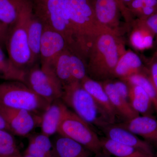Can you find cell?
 <instances>
[{"label": "cell", "mask_w": 157, "mask_h": 157, "mask_svg": "<svg viewBox=\"0 0 157 157\" xmlns=\"http://www.w3.org/2000/svg\"><path fill=\"white\" fill-rule=\"evenodd\" d=\"M113 82L114 87L124 99L129 103V87L126 82L122 79L114 80Z\"/></svg>", "instance_id": "4dcf8cb0"}, {"label": "cell", "mask_w": 157, "mask_h": 157, "mask_svg": "<svg viewBox=\"0 0 157 157\" xmlns=\"http://www.w3.org/2000/svg\"><path fill=\"white\" fill-rule=\"evenodd\" d=\"M101 139L103 151L115 157H154L138 149L118 143L106 137Z\"/></svg>", "instance_id": "603a6c76"}, {"label": "cell", "mask_w": 157, "mask_h": 157, "mask_svg": "<svg viewBox=\"0 0 157 157\" xmlns=\"http://www.w3.org/2000/svg\"><path fill=\"white\" fill-rule=\"evenodd\" d=\"M26 71L17 68L7 58L0 46V78L7 81H24Z\"/></svg>", "instance_id": "4316f807"}, {"label": "cell", "mask_w": 157, "mask_h": 157, "mask_svg": "<svg viewBox=\"0 0 157 157\" xmlns=\"http://www.w3.org/2000/svg\"><path fill=\"white\" fill-rule=\"evenodd\" d=\"M0 114L12 134L25 136L37 126H40L41 116L24 109L7 107L0 104Z\"/></svg>", "instance_id": "9c48e42d"}, {"label": "cell", "mask_w": 157, "mask_h": 157, "mask_svg": "<svg viewBox=\"0 0 157 157\" xmlns=\"http://www.w3.org/2000/svg\"><path fill=\"white\" fill-rule=\"evenodd\" d=\"M128 84L140 86L147 93L151 99L154 109L157 112V92L146 71L133 74L122 79Z\"/></svg>", "instance_id": "484cf974"}, {"label": "cell", "mask_w": 157, "mask_h": 157, "mask_svg": "<svg viewBox=\"0 0 157 157\" xmlns=\"http://www.w3.org/2000/svg\"><path fill=\"white\" fill-rule=\"evenodd\" d=\"M22 157H33L32 156L30 155L25 154L24 155L22 156Z\"/></svg>", "instance_id": "f35d334b"}, {"label": "cell", "mask_w": 157, "mask_h": 157, "mask_svg": "<svg viewBox=\"0 0 157 157\" xmlns=\"http://www.w3.org/2000/svg\"><path fill=\"white\" fill-rule=\"evenodd\" d=\"M0 104L39 115L51 103L39 97L23 82L8 81L0 84Z\"/></svg>", "instance_id": "8992f818"}, {"label": "cell", "mask_w": 157, "mask_h": 157, "mask_svg": "<svg viewBox=\"0 0 157 157\" xmlns=\"http://www.w3.org/2000/svg\"><path fill=\"white\" fill-rule=\"evenodd\" d=\"M156 141H157V140H156Z\"/></svg>", "instance_id": "b9f144b4"}, {"label": "cell", "mask_w": 157, "mask_h": 157, "mask_svg": "<svg viewBox=\"0 0 157 157\" xmlns=\"http://www.w3.org/2000/svg\"><path fill=\"white\" fill-rule=\"evenodd\" d=\"M146 70L138 55L131 50L125 51L121 56L116 65L114 78L124 79L135 73Z\"/></svg>", "instance_id": "e0dca14e"}, {"label": "cell", "mask_w": 157, "mask_h": 157, "mask_svg": "<svg viewBox=\"0 0 157 157\" xmlns=\"http://www.w3.org/2000/svg\"><path fill=\"white\" fill-rule=\"evenodd\" d=\"M22 157V155H21V156H17V157Z\"/></svg>", "instance_id": "ab89813d"}, {"label": "cell", "mask_w": 157, "mask_h": 157, "mask_svg": "<svg viewBox=\"0 0 157 157\" xmlns=\"http://www.w3.org/2000/svg\"><path fill=\"white\" fill-rule=\"evenodd\" d=\"M118 5L119 8L120 10L121 14L123 17L126 22L128 23L132 24V22L134 21V19L133 16L129 11L128 9L124 6L121 2V0H116Z\"/></svg>", "instance_id": "d6a6232c"}, {"label": "cell", "mask_w": 157, "mask_h": 157, "mask_svg": "<svg viewBox=\"0 0 157 157\" xmlns=\"http://www.w3.org/2000/svg\"><path fill=\"white\" fill-rule=\"evenodd\" d=\"M68 109L61 99L52 102L41 116L40 126L42 134L50 137L58 133Z\"/></svg>", "instance_id": "4fadbf2b"}, {"label": "cell", "mask_w": 157, "mask_h": 157, "mask_svg": "<svg viewBox=\"0 0 157 157\" xmlns=\"http://www.w3.org/2000/svg\"><path fill=\"white\" fill-rule=\"evenodd\" d=\"M70 67L71 75L74 82H81L88 76L86 61L76 54L71 52Z\"/></svg>", "instance_id": "f1b7e54d"}, {"label": "cell", "mask_w": 157, "mask_h": 157, "mask_svg": "<svg viewBox=\"0 0 157 157\" xmlns=\"http://www.w3.org/2000/svg\"><path fill=\"white\" fill-rule=\"evenodd\" d=\"M118 124L137 136L156 141L157 120L152 115H138Z\"/></svg>", "instance_id": "9a60e30c"}, {"label": "cell", "mask_w": 157, "mask_h": 157, "mask_svg": "<svg viewBox=\"0 0 157 157\" xmlns=\"http://www.w3.org/2000/svg\"><path fill=\"white\" fill-rule=\"evenodd\" d=\"M43 23L32 12L28 22L27 31L29 46L35 63L40 57V48L43 30Z\"/></svg>", "instance_id": "ffe728a7"}, {"label": "cell", "mask_w": 157, "mask_h": 157, "mask_svg": "<svg viewBox=\"0 0 157 157\" xmlns=\"http://www.w3.org/2000/svg\"><path fill=\"white\" fill-rule=\"evenodd\" d=\"M31 1H34V0H31Z\"/></svg>", "instance_id": "60d3db41"}, {"label": "cell", "mask_w": 157, "mask_h": 157, "mask_svg": "<svg viewBox=\"0 0 157 157\" xmlns=\"http://www.w3.org/2000/svg\"><path fill=\"white\" fill-rule=\"evenodd\" d=\"M96 157H108V156L105 154V152L103 153V152H102L101 153L96 155Z\"/></svg>", "instance_id": "74e56055"}, {"label": "cell", "mask_w": 157, "mask_h": 157, "mask_svg": "<svg viewBox=\"0 0 157 157\" xmlns=\"http://www.w3.org/2000/svg\"><path fill=\"white\" fill-rule=\"evenodd\" d=\"M147 72L157 92V50L149 63Z\"/></svg>", "instance_id": "f546056e"}, {"label": "cell", "mask_w": 157, "mask_h": 157, "mask_svg": "<svg viewBox=\"0 0 157 157\" xmlns=\"http://www.w3.org/2000/svg\"><path fill=\"white\" fill-rule=\"evenodd\" d=\"M102 129L107 138L118 143L135 147L154 157L152 148L147 142L141 140L137 135L118 124H109Z\"/></svg>", "instance_id": "7c38bea8"}, {"label": "cell", "mask_w": 157, "mask_h": 157, "mask_svg": "<svg viewBox=\"0 0 157 157\" xmlns=\"http://www.w3.org/2000/svg\"><path fill=\"white\" fill-rule=\"evenodd\" d=\"M94 9L98 22L106 28L121 34L120 10L116 0H94Z\"/></svg>", "instance_id": "8fae6325"}, {"label": "cell", "mask_w": 157, "mask_h": 157, "mask_svg": "<svg viewBox=\"0 0 157 157\" xmlns=\"http://www.w3.org/2000/svg\"><path fill=\"white\" fill-rule=\"evenodd\" d=\"M33 1L34 14L43 24L61 34L70 51L76 54V43L65 0Z\"/></svg>", "instance_id": "5b68a950"}, {"label": "cell", "mask_w": 157, "mask_h": 157, "mask_svg": "<svg viewBox=\"0 0 157 157\" xmlns=\"http://www.w3.org/2000/svg\"><path fill=\"white\" fill-rule=\"evenodd\" d=\"M121 1L124 6L128 8V6L130 5V3L132 2L133 0H121Z\"/></svg>", "instance_id": "8d00e7d4"}, {"label": "cell", "mask_w": 157, "mask_h": 157, "mask_svg": "<svg viewBox=\"0 0 157 157\" xmlns=\"http://www.w3.org/2000/svg\"><path fill=\"white\" fill-rule=\"evenodd\" d=\"M101 82L109 97L110 103L118 114L124 118L126 120L139 115V113L133 109L128 102L117 92L112 79Z\"/></svg>", "instance_id": "ac0fdd59"}, {"label": "cell", "mask_w": 157, "mask_h": 157, "mask_svg": "<svg viewBox=\"0 0 157 157\" xmlns=\"http://www.w3.org/2000/svg\"><path fill=\"white\" fill-rule=\"evenodd\" d=\"M128 84L129 103L135 111L142 115H151L154 109L151 99L140 86Z\"/></svg>", "instance_id": "d6986e66"}, {"label": "cell", "mask_w": 157, "mask_h": 157, "mask_svg": "<svg viewBox=\"0 0 157 157\" xmlns=\"http://www.w3.org/2000/svg\"><path fill=\"white\" fill-rule=\"evenodd\" d=\"M132 24L133 29L130 40L132 46L139 50L152 48L155 39L154 34L137 19L134 20Z\"/></svg>", "instance_id": "44dd1931"}, {"label": "cell", "mask_w": 157, "mask_h": 157, "mask_svg": "<svg viewBox=\"0 0 157 157\" xmlns=\"http://www.w3.org/2000/svg\"><path fill=\"white\" fill-rule=\"evenodd\" d=\"M21 155L12 134L0 130V157H16Z\"/></svg>", "instance_id": "83f0119b"}, {"label": "cell", "mask_w": 157, "mask_h": 157, "mask_svg": "<svg viewBox=\"0 0 157 157\" xmlns=\"http://www.w3.org/2000/svg\"><path fill=\"white\" fill-rule=\"evenodd\" d=\"M65 3L75 39L76 55L86 61L96 38L104 32L113 31L98 22L93 0H65Z\"/></svg>", "instance_id": "6da1fadb"}, {"label": "cell", "mask_w": 157, "mask_h": 157, "mask_svg": "<svg viewBox=\"0 0 157 157\" xmlns=\"http://www.w3.org/2000/svg\"><path fill=\"white\" fill-rule=\"evenodd\" d=\"M9 27L0 21V46L6 42L9 33Z\"/></svg>", "instance_id": "836d02e7"}, {"label": "cell", "mask_w": 157, "mask_h": 157, "mask_svg": "<svg viewBox=\"0 0 157 157\" xmlns=\"http://www.w3.org/2000/svg\"><path fill=\"white\" fill-rule=\"evenodd\" d=\"M43 25L40 48L41 67L48 70L57 57L69 48L67 41L61 34L48 26Z\"/></svg>", "instance_id": "30bf717a"}, {"label": "cell", "mask_w": 157, "mask_h": 157, "mask_svg": "<svg viewBox=\"0 0 157 157\" xmlns=\"http://www.w3.org/2000/svg\"><path fill=\"white\" fill-rule=\"evenodd\" d=\"M137 19L154 34L157 40V12L147 18Z\"/></svg>", "instance_id": "1f68e13d"}, {"label": "cell", "mask_w": 157, "mask_h": 157, "mask_svg": "<svg viewBox=\"0 0 157 157\" xmlns=\"http://www.w3.org/2000/svg\"><path fill=\"white\" fill-rule=\"evenodd\" d=\"M58 133L80 144L94 154L103 151L101 139L91 125L69 109L60 125Z\"/></svg>", "instance_id": "52a82bcc"}, {"label": "cell", "mask_w": 157, "mask_h": 157, "mask_svg": "<svg viewBox=\"0 0 157 157\" xmlns=\"http://www.w3.org/2000/svg\"><path fill=\"white\" fill-rule=\"evenodd\" d=\"M61 100L79 117L91 125L102 128L112 124L81 82H73L63 87Z\"/></svg>", "instance_id": "3957f363"}, {"label": "cell", "mask_w": 157, "mask_h": 157, "mask_svg": "<svg viewBox=\"0 0 157 157\" xmlns=\"http://www.w3.org/2000/svg\"><path fill=\"white\" fill-rule=\"evenodd\" d=\"M29 0H0V21L11 27Z\"/></svg>", "instance_id": "d4e9b609"}, {"label": "cell", "mask_w": 157, "mask_h": 157, "mask_svg": "<svg viewBox=\"0 0 157 157\" xmlns=\"http://www.w3.org/2000/svg\"><path fill=\"white\" fill-rule=\"evenodd\" d=\"M25 154L33 157H56L49 137L42 133L30 138Z\"/></svg>", "instance_id": "cb8c5ba5"}, {"label": "cell", "mask_w": 157, "mask_h": 157, "mask_svg": "<svg viewBox=\"0 0 157 157\" xmlns=\"http://www.w3.org/2000/svg\"><path fill=\"white\" fill-rule=\"evenodd\" d=\"M71 52L69 49L62 52L54 61L50 69L47 70L54 74L63 87L74 82L71 75L70 67Z\"/></svg>", "instance_id": "7402d4cb"}, {"label": "cell", "mask_w": 157, "mask_h": 157, "mask_svg": "<svg viewBox=\"0 0 157 157\" xmlns=\"http://www.w3.org/2000/svg\"><path fill=\"white\" fill-rule=\"evenodd\" d=\"M24 83L36 94L52 103L61 99L63 86L50 70L34 65L25 72Z\"/></svg>", "instance_id": "ba28073f"}, {"label": "cell", "mask_w": 157, "mask_h": 157, "mask_svg": "<svg viewBox=\"0 0 157 157\" xmlns=\"http://www.w3.org/2000/svg\"><path fill=\"white\" fill-rule=\"evenodd\" d=\"M52 144L56 157H91L94 154L80 144L59 135Z\"/></svg>", "instance_id": "2e32d148"}, {"label": "cell", "mask_w": 157, "mask_h": 157, "mask_svg": "<svg viewBox=\"0 0 157 157\" xmlns=\"http://www.w3.org/2000/svg\"><path fill=\"white\" fill-rule=\"evenodd\" d=\"M33 3L29 0L23 8L19 17L9 31L7 50L9 59L17 68L25 71L34 66L28 39V22L33 12Z\"/></svg>", "instance_id": "277c9868"}, {"label": "cell", "mask_w": 157, "mask_h": 157, "mask_svg": "<svg viewBox=\"0 0 157 157\" xmlns=\"http://www.w3.org/2000/svg\"><path fill=\"white\" fill-rule=\"evenodd\" d=\"M144 6L157 9V0H141Z\"/></svg>", "instance_id": "e575fe53"}, {"label": "cell", "mask_w": 157, "mask_h": 157, "mask_svg": "<svg viewBox=\"0 0 157 157\" xmlns=\"http://www.w3.org/2000/svg\"><path fill=\"white\" fill-rule=\"evenodd\" d=\"M0 130H5V131H8V132L11 133L9 126L6 123V121H5L1 114H0Z\"/></svg>", "instance_id": "d590c367"}, {"label": "cell", "mask_w": 157, "mask_h": 157, "mask_svg": "<svg viewBox=\"0 0 157 157\" xmlns=\"http://www.w3.org/2000/svg\"><path fill=\"white\" fill-rule=\"evenodd\" d=\"M120 34L109 31L99 35L93 42L87 58V75L102 82L114 78L120 58L125 51Z\"/></svg>", "instance_id": "7a4b0ae2"}, {"label": "cell", "mask_w": 157, "mask_h": 157, "mask_svg": "<svg viewBox=\"0 0 157 157\" xmlns=\"http://www.w3.org/2000/svg\"><path fill=\"white\" fill-rule=\"evenodd\" d=\"M82 87L89 93L99 107L112 124L115 123L117 112L113 107L109 97L101 82L86 76L81 82Z\"/></svg>", "instance_id": "5bb4252c"}]
</instances>
